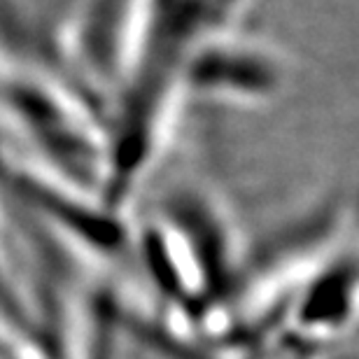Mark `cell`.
I'll return each mask as SVG.
<instances>
[{"label": "cell", "instance_id": "6da1fadb", "mask_svg": "<svg viewBox=\"0 0 359 359\" xmlns=\"http://www.w3.org/2000/svg\"><path fill=\"white\" fill-rule=\"evenodd\" d=\"M285 66L276 52L248 35L210 31L194 47L184 68V96L264 100L283 89Z\"/></svg>", "mask_w": 359, "mask_h": 359}]
</instances>
